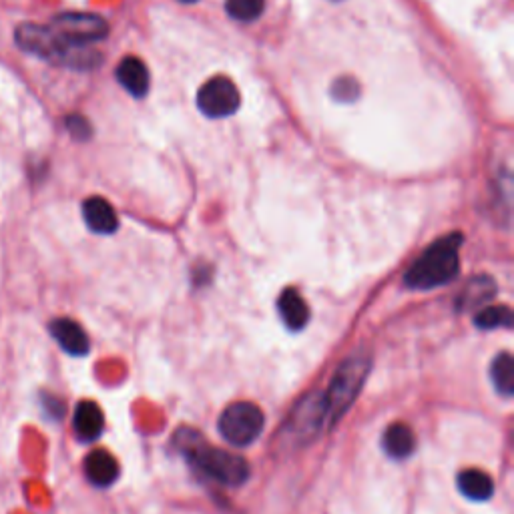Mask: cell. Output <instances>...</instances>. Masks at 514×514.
Wrapping results in <instances>:
<instances>
[{
  "instance_id": "6da1fadb",
  "label": "cell",
  "mask_w": 514,
  "mask_h": 514,
  "mask_svg": "<svg viewBox=\"0 0 514 514\" xmlns=\"http://www.w3.org/2000/svg\"><path fill=\"white\" fill-rule=\"evenodd\" d=\"M175 446L193 464V468L223 486H241L249 480L251 468L247 460L227 450L209 446L203 436L191 428H181L175 434Z\"/></svg>"
},
{
  "instance_id": "7a4b0ae2",
  "label": "cell",
  "mask_w": 514,
  "mask_h": 514,
  "mask_svg": "<svg viewBox=\"0 0 514 514\" xmlns=\"http://www.w3.org/2000/svg\"><path fill=\"white\" fill-rule=\"evenodd\" d=\"M464 235L454 231L436 239L408 268L404 284L410 290H434L452 282L460 272V247Z\"/></svg>"
},
{
  "instance_id": "3957f363",
  "label": "cell",
  "mask_w": 514,
  "mask_h": 514,
  "mask_svg": "<svg viewBox=\"0 0 514 514\" xmlns=\"http://www.w3.org/2000/svg\"><path fill=\"white\" fill-rule=\"evenodd\" d=\"M17 45L35 57L45 61L73 67V69H95L99 67L101 55L87 45H73L61 39L51 27L25 23L17 29Z\"/></svg>"
},
{
  "instance_id": "277c9868",
  "label": "cell",
  "mask_w": 514,
  "mask_h": 514,
  "mask_svg": "<svg viewBox=\"0 0 514 514\" xmlns=\"http://www.w3.org/2000/svg\"><path fill=\"white\" fill-rule=\"evenodd\" d=\"M372 372V354L368 350H356L336 370L330 386L322 392L326 426L334 428L352 408Z\"/></svg>"
},
{
  "instance_id": "5b68a950",
  "label": "cell",
  "mask_w": 514,
  "mask_h": 514,
  "mask_svg": "<svg viewBox=\"0 0 514 514\" xmlns=\"http://www.w3.org/2000/svg\"><path fill=\"white\" fill-rule=\"evenodd\" d=\"M219 434L233 446H249L262 436L266 416L260 406L251 402H235L219 416Z\"/></svg>"
},
{
  "instance_id": "8992f818",
  "label": "cell",
  "mask_w": 514,
  "mask_h": 514,
  "mask_svg": "<svg viewBox=\"0 0 514 514\" xmlns=\"http://www.w3.org/2000/svg\"><path fill=\"white\" fill-rule=\"evenodd\" d=\"M241 105V95L235 83L227 77L209 79L197 93V107L209 119L231 117Z\"/></svg>"
},
{
  "instance_id": "52a82bcc",
  "label": "cell",
  "mask_w": 514,
  "mask_h": 514,
  "mask_svg": "<svg viewBox=\"0 0 514 514\" xmlns=\"http://www.w3.org/2000/svg\"><path fill=\"white\" fill-rule=\"evenodd\" d=\"M51 29L65 39L67 43L73 45H91L97 41H103L109 33V25L105 19L99 15H89V13H65L59 15L53 23Z\"/></svg>"
},
{
  "instance_id": "ba28073f",
  "label": "cell",
  "mask_w": 514,
  "mask_h": 514,
  "mask_svg": "<svg viewBox=\"0 0 514 514\" xmlns=\"http://www.w3.org/2000/svg\"><path fill=\"white\" fill-rule=\"evenodd\" d=\"M326 426V410H324V400L322 394H310L306 396L300 406L292 412V418L288 422V434L296 442H310L314 440L322 428Z\"/></svg>"
},
{
  "instance_id": "9c48e42d",
  "label": "cell",
  "mask_w": 514,
  "mask_h": 514,
  "mask_svg": "<svg viewBox=\"0 0 514 514\" xmlns=\"http://www.w3.org/2000/svg\"><path fill=\"white\" fill-rule=\"evenodd\" d=\"M49 330H51V336L59 342V346L67 354H71V356H85V354H89V348H91L89 336L75 320L57 318V320L51 322Z\"/></svg>"
},
{
  "instance_id": "30bf717a",
  "label": "cell",
  "mask_w": 514,
  "mask_h": 514,
  "mask_svg": "<svg viewBox=\"0 0 514 514\" xmlns=\"http://www.w3.org/2000/svg\"><path fill=\"white\" fill-rule=\"evenodd\" d=\"M105 428V416L99 404L85 400L77 404L75 416H73V430L79 440L83 442H95Z\"/></svg>"
},
{
  "instance_id": "8fae6325",
  "label": "cell",
  "mask_w": 514,
  "mask_h": 514,
  "mask_svg": "<svg viewBox=\"0 0 514 514\" xmlns=\"http://www.w3.org/2000/svg\"><path fill=\"white\" fill-rule=\"evenodd\" d=\"M83 217L91 231L109 235L115 233L119 227V217L113 209V205L103 197H89L83 203Z\"/></svg>"
},
{
  "instance_id": "7c38bea8",
  "label": "cell",
  "mask_w": 514,
  "mask_h": 514,
  "mask_svg": "<svg viewBox=\"0 0 514 514\" xmlns=\"http://www.w3.org/2000/svg\"><path fill=\"white\" fill-rule=\"evenodd\" d=\"M119 472L121 468L117 458L107 450H93L85 458V474L99 488H109L111 484H115Z\"/></svg>"
},
{
  "instance_id": "4fadbf2b",
  "label": "cell",
  "mask_w": 514,
  "mask_h": 514,
  "mask_svg": "<svg viewBox=\"0 0 514 514\" xmlns=\"http://www.w3.org/2000/svg\"><path fill=\"white\" fill-rule=\"evenodd\" d=\"M117 79L123 85V89L137 99L145 97L149 91V69L137 57H127L119 63Z\"/></svg>"
},
{
  "instance_id": "5bb4252c",
  "label": "cell",
  "mask_w": 514,
  "mask_h": 514,
  "mask_svg": "<svg viewBox=\"0 0 514 514\" xmlns=\"http://www.w3.org/2000/svg\"><path fill=\"white\" fill-rule=\"evenodd\" d=\"M278 310H280L284 324L294 332L304 330L306 324L310 322V308H308L306 300L302 298V294L294 288H288L282 292V296L278 300Z\"/></svg>"
},
{
  "instance_id": "9a60e30c",
  "label": "cell",
  "mask_w": 514,
  "mask_h": 514,
  "mask_svg": "<svg viewBox=\"0 0 514 514\" xmlns=\"http://www.w3.org/2000/svg\"><path fill=\"white\" fill-rule=\"evenodd\" d=\"M382 446L390 458L402 460V458H408L416 450V436L410 426L396 422V424L388 426V430L384 432Z\"/></svg>"
},
{
  "instance_id": "2e32d148",
  "label": "cell",
  "mask_w": 514,
  "mask_h": 514,
  "mask_svg": "<svg viewBox=\"0 0 514 514\" xmlns=\"http://www.w3.org/2000/svg\"><path fill=\"white\" fill-rule=\"evenodd\" d=\"M458 488L466 498L482 502L494 494V480L482 470L468 468L458 474Z\"/></svg>"
},
{
  "instance_id": "e0dca14e",
  "label": "cell",
  "mask_w": 514,
  "mask_h": 514,
  "mask_svg": "<svg viewBox=\"0 0 514 514\" xmlns=\"http://www.w3.org/2000/svg\"><path fill=\"white\" fill-rule=\"evenodd\" d=\"M490 380L500 396L510 398L514 394V360L508 352H502L492 360Z\"/></svg>"
},
{
  "instance_id": "ac0fdd59",
  "label": "cell",
  "mask_w": 514,
  "mask_h": 514,
  "mask_svg": "<svg viewBox=\"0 0 514 514\" xmlns=\"http://www.w3.org/2000/svg\"><path fill=\"white\" fill-rule=\"evenodd\" d=\"M496 294V286L490 278H474L460 294V308H476L488 302Z\"/></svg>"
},
{
  "instance_id": "d6986e66",
  "label": "cell",
  "mask_w": 514,
  "mask_h": 514,
  "mask_svg": "<svg viewBox=\"0 0 514 514\" xmlns=\"http://www.w3.org/2000/svg\"><path fill=\"white\" fill-rule=\"evenodd\" d=\"M474 324L480 330H498V328H512V312L506 306H490L480 310L474 316Z\"/></svg>"
},
{
  "instance_id": "ffe728a7",
  "label": "cell",
  "mask_w": 514,
  "mask_h": 514,
  "mask_svg": "<svg viewBox=\"0 0 514 514\" xmlns=\"http://www.w3.org/2000/svg\"><path fill=\"white\" fill-rule=\"evenodd\" d=\"M264 9H266V0H225L227 15L241 23L260 19Z\"/></svg>"
},
{
  "instance_id": "44dd1931",
  "label": "cell",
  "mask_w": 514,
  "mask_h": 514,
  "mask_svg": "<svg viewBox=\"0 0 514 514\" xmlns=\"http://www.w3.org/2000/svg\"><path fill=\"white\" fill-rule=\"evenodd\" d=\"M332 97L340 103H352L360 97V85L356 79H350V77H344V79H338L332 87Z\"/></svg>"
},
{
  "instance_id": "7402d4cb",
  "label": "cell",
  "mask_w": 514,
  "mask_h": 514,
  "mask_svg": "<svg viewBox=\"0 0 514 514\" xmlns=\"http://www.w3.org/2000/svg\"><path fill=\"white\" fill-rule=\"evenodd\" d=\"M67 127L71 131V135L77 139V141H85L91 137V125L85 117L81 115H73L67 119Z\"/></svg>"
},
{
  "instance_id": "603a6c76",
  "label": "cell",
  "mask_w": 514,
  "mask_h": 514,
  "mask_svg": "<svg viewBox=\"0 0 514 514\" xmlns=\"http://www.w3.org/2000/svg\"><path fill=\"white\" fill-rule=\"evenodd\" d=\"M181 3H187V5H189V3H197V0H181Z\"/></svg>"
}]
</instances>
